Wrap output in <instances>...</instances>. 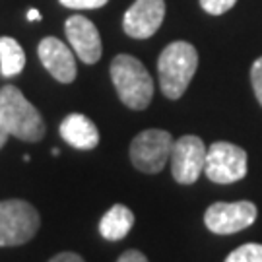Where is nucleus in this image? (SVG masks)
Wrapping results in <instances>:
<instances>
[{
    "label": "nucleus",
    "mask_w": 262,
    "mask_h": 262,
    "mask_svg": "<svg viewBox=\"0 0 262 262\" xmlns=\"http://www.w3.org/2000/svg\"><path fill=\"white\" fill-rule=\"evenodd\" d=\"M198 68V53L187 41H173L158 58L159 88L165 97L179 99L187 92Z\"/></svg>",
    "instance_id": "nucleus-1"
},
{
    "label": "nucleus",
    "mask_w": 262,
    "mask_h": 262,
    "mask_svg": "<svg viewBox=\"0 0 262 262\" xmlns=\"http://www.w3.org/2000/svg\"><path fill=\"white\" fill-rule=\"evenodd\" d=\"M111 80L122 105L144 111L154 97V80L146 66L130 55H117L111 62Z\"/></svg>",
    "instance_id": "nucleus-2"
},
{
    "label": "nucleus",
    "mask_w": 262,
    "mask_h": 262,
    "mask_svg": "<svg viewBox=\"0 0 262 262\" xmlns=\"http://www.w3.org/2000/svg\"><path fill=\"white\" fill-rule=\"evenodd\" d=\"M0 121L10 136L24 142H39L45 136V121L16 85L0 90Z\"/></svg>",
    "instance_id": "nucleus-3"
},
{
    "label": "nucleus",
    "mask_w": 262,
    "mask_h": 262,
    "mask_svg": "<svg viewBox=\"0 0 262 262\" xmlns=\"http://www.w3.org/2000/svg\"><path fill=\"white\" fill-rule=\"evenodd\" d=\"M39 212L26 200H0V247H16L33 239L39 229Z\"/></svg>",
    "instance_id": "nucleus-4"
},
{
    "label": "nucleus",
    "mask_w": 262,
    "mask_h": 262,
    "mask_svg": "<svg viewBox=\"0 0 262 262\" xmlns=\"http://www.w3.org/2000/svg\"><path fill=\"white\" fill-rule=\"evenodd\" d=\"M173 150V136L167 130L150 128L140 132L130 144L132 165L148 175H156L165 167Z\"/></svg>",
    "instance_id": "nucleus-5"
},
{
    "label": "nucleus",
    "mask_w": 262,
    "mask_h": 262,
    "mask_svg": "<svg viewBox=\"0 0 262 262\" xmlns=\"http://www.w3.org/2000/svg\"><path fill=\"white\" fill-rule=\"evenodd\" d=\"M204 171L217 185L237 183L247 175V151L231 142H214L206 151Z\"/></svg>",
    "instance_id": "nucleus-6"
},
{
    "label": "nucleus",
    "mask_w": 262,
    "mask_h": 262,
    "mask_svg": "<svg viewBox=\"0 0 262 262\" xmlns=\"http://www.w3.org/2000/svg\"><path fill=\"white\" fill-rule=\"evenodd\" d=\"M206 146L194 134L181 136L171 150V175L181 185H192L202 175L206 165Z\"/></svg>",
    "instance_id": "nucleus-7"
},
{
    "label": "nucleus",
    "mask_w": 262,
    "mask_h": 262,
    "mask_svg": "<svg viewBox=\"0 0 262 262\" xmlns=\"http://www.w3.org/2000/svg\"><path fill=\"white\" fill-rule=\"evenodd\" d=\"M258 210L253 202H215L206 210L204 224L215 235H231L254 224Z\"/></svg>",
    "instance_id": "nucleus-8"
},
{
    "label": "nucleus",
    "mask_w": 262,
    "mask_h": 262,
    "mask_svg": "<svg viewBox=\"0 0 262 262\" xmlns=\"http://www.w3.org/2000/svg\"><path fill=\"white\" fill-rule=\"evenodd\" d=\"M165 18V0H136L122 18V29L132 39H148Z\"/></svg>",
    "instance_id": "nucleus-9"
},
{
    "label": "nucleus",
    "mask_w": 262,
    "mask_h": 262,
    "mask_svg": "<svg viewBox=\"0 0 262 262\" xmlns=\"http://www.w3.org/2000/svg\"><path fill=\"white\" fill-rule=\"evenodd\" d=\"M66 39L72 45V51L76 56L85 62V64H95L101 58V37L99 31L94 26L92 19H88L85 16H70L64 24Z\"/></svg>",
    "instance_id": "nucleus-10"
},
{
    "label": "nucleus",
    "mask_w": 262,
    "mask_h": 262,
    "mask_svg": "<svg viewBox=\"0 0 262 262\" xmlns=\"http://www.w3.org/2000/svg\"><path fill=\"white\" fill-rule=\"evenodd\" d=\"M39 60L49 74L60 84H70L76 78V58L72 49H68L56 37H45L37 47Z\"/></svg>",
    "instance_id": "nucleus-11"
},
{
    "label": "nucleus",
    "mask_w": 262,
    "mask_h": 262,
    "mask_svg": "<svg viewBox=\"0 0 262 262\" xmlns=\"http://www.w3.org/2000/svg\"><path fill=\"white\" fill-rule=\"evenodd\" d=\"M60 136L76 150H94L99 144V130L95 122L82 113H72L60 122Z\"/></svg>",
    "instance_id": "nucleus-12"
},
{
    "label": "nucleus",
    "mask_w": 262,
    "mask_h": 262,
    "mask_svg": "<svg viewBox=\"0 0 262 262\" xmlns=\"http://www.w3.org/2000/svg\"><path fill=\"white\" fill-rule=\"evenodd\" d=\"M134 225V214L124 204H115L109 208L99 222V233L107 241H121L124 239Z\"/></svg>",
    "instance_id": "nucleus-13"
},
{
    "label": "nucleus",
    "mask_w": 262,
    "mask_h": 262,
    "mask_svg": "<svg viewBox=\"0 0 262 262\" xmlns=\"http://www.w3.org/2000/svg\"><path fill=\"white\" fill-rule=\"evenodd\" d=\"M26 66V53L16 39L0 37V72L6 78L18 76Z\"/></svg>",
    "instance_id": "nucleus-14"
},
{
    "label": "nucleus",
    "mask_w": 262,
    "mask_h": 262,
    "mask_svg": "<svg viewBox=\"0 0 262 262\" xmlns=\"http://www.w3.org/2000/svg\"><path fill=\"white\" fill-rule=\"evenodd\" d=\"M225 262H262V245H241V247H237L233 253L225 258Z\"/></svg>",
    "instance_id": "nucleus-15"
},
{
    "label": "nucleus",
    "mask_w": 262,
    "mask_h": 262,
    "mask_svg": "<svg viewBox=\"0 0 262 262\" xmlns=\"http://www.w3.org/2000/svg\"><path fill=\"white\" fill-rule=\"evenodd\" d=\"M235 4H237V0H200L202 10H206L212 16H222L233 8Z\"/></svg>",
    "instance_id": "nucleus-16"
},
{
    "label": "nucleus",
    "mask_w": 262,
    "mask_h": 262,
    "mask_svg": "<svg viewBox=\"0 0 262 262\" xmlns=\"http://www.w3.org/2000/svg\"><path fill=\"white\" fill-rule=\"evenodd\" d=\"M251 84H253L254 95H256L258 103L262 105V56L253 62V68H251Z\"/></svg>",
    "instance_id": "nucleus-17"
},
{
    "label": "nucleus",
    "mask_w": 262,
    "mask_h": 262,
    "mask_svg": "<svg viewBox=\"0 0 262 262\" xmlns=\"http://www.w3.org/2000/svg\"><path fill=\"white\" fill-rule=\"evenodd\" d=\"M109 0H60V4L72 10H94L105 6Z\"/></svg>",
    "instance_id": "nucleus-18"
},
{
    "label": "nucleus",
    "mask_w": 262,
    "mask_h": 262,
    "mask_svg": "<svg viewBox=\"0 0 262 262\" xmlns=\"http://www.w3.org/2000/svg\"><path fill=\"white\" fill-rule=\"evenodd\" d=\"M117 262H148V258L140 253V251H126L119 256Z\"/></svg>",
    "instance_id": "nucleus-19"
},
{
    "label": "nucleus",
    "mask_w": 262,
    "mask_h": 262,
    "mask_svg": "<svg viewBox=\"0 0 262 262\" xmlns=\"http://www.w3.org/2000/svg\"><path fill=\"white\" fill-rule=\"evenodd\" d=\"M49 262H84V258L78 256L76 253H60L56 254V256H53Z\"/></svg>",
    "instance_id": "nucleus-20"
},
{
    "label": "nucleus",
    "mask_w": 262,
    "mask_h": 262,
    "mask_svg": "<svg viewBox=\"0 0 262 262\" xmlns=\"http://www.w3.org/2000/svg\"><path fill=\"white\" fill-rule=\"evenodd\" d=\"M8 138H10L8 130H6V126H4L2 121H0V148H4V144L8 142Z\"/></svg>",
    "instance_id": "nucleus-21"
},
{
    "label": "nucleus",
    "mask_w": 262,
    "mask_h": 262,
    "mask_svg": "<svg viewBox=\"0 0 262 262\" xmlns=\"http://www.w3.org/2000/svg\"><path fill=\"white\" fill-rule=\"evenodd\" d=\"M28 19H29V21H33V19H41V14H39L35 8H31L28 12Z\"/></svg>",
    "instance_id": "nucleus-22"
}]
</instances>
